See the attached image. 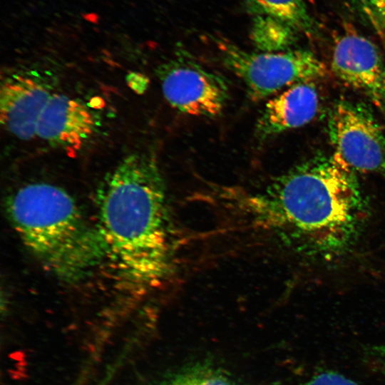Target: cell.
Masks as SVG:
<instances>
[{
    "instance_id": "2e32d148",
    "label": "cell",
    "mask_w": 385,
    "mask_h": 385,
    "mask_svg": "<svg viewBox=\"0 0 385 385\" xmlns=\"http://www.w3.org/2000/svg\"><path fill=\"white\" fill-rule=\"evenodd\" d=\"M370 353L377 359L380 366L385 369V343L371 346Z\"/></svg>"
},
{
    "instance_id": "8992f818",
    "label": "cell",
    "mask_w": 385,
    "mask_h": 385,
    "mask_svg": "<svg viewBox=\"0 0 385 385\" xmlns=\"http://www.w3.org/2000/svg\"><path fill=\"white\" fill-rule=\"evenodd\" d=\"M328 133L334 154L351 169L361 172L381 167L385 158V133L364 106L342 100L332 108Z\"/></svg>"
},
{
    "instance_id": "52a82bcc",
    "label": "cell",
    "mask_w": 385,
    "mask_h": 385,
    "mask_svg": "<svg viewBox=\"0 0 385 385\" xmlns=\"http://www.w3.org/2000/svg\"><path fill=\"white\" fill-rule=\"evenodd\" d=\"M331 66L345 85L385 109V62L371 41L348 29L334 44Z\"/></svg>"
},
{
    "instance_id": "5b68a950",
    "label": "cell",
    "mask_w": 385,
    "mask_h": 385,
    "mask_svg": "<svg viewBox=\"0 0 385 385\" xmlns=\"http://www.w3.org/2000/svg\"><path fill=\"white\" fill-rule=\"evenodd\" d=\"M157 73L164 97L179 112L215 117L223 111L229 96L227 80L202 66L187 51L178 49Z\"/></svg>"
},
{
    "instance_id": "277c9868",
    "label": "cell",
    "mask_w": 385,
    "mask_h": 385,
    "mask_svg": "<svg viewBox=\"0 0 385 385\" xmlns=\"http://www.w3.org/2000/svg\"><path fill=\"white\" fill-rule=\"evenodd\" d=\"M213 41L223 66L242 80L255 101L327 73L324 63L307 50L250 52L224 38L213 36Z\"/></svg>"
},
{
    "instance_id": "ba28073f",
    "label": "cell",
    "mask_w": 385,
    "mask_h": 385,
    "mask_svg": "<svg viewBox=\"0 0 385 385\" xmlns=\"http://www.w3.org/2000/svg\"><path fill=\"white\" fill-rule=\"evenodd\" d=\"M51 96L48 90L34 78L17 75L6 79L0 91L2 125L19 139H31Z\"/></svg>"
},
{
    "instance_id": "8fae6325",
    "label": "cell",
    "mask_w": 385,
    "mask_h": 385,
    "mask_svg": "<svg viewBox=\"0 0 385 385\" xmlns=\"http://www.w3.org/2000/svg\"><path fill=\"white\" fill-rule=\"evenodd\" d=\"M245 6L252 16H272L296 31L308 32L313 25L303 0H245Z\"/></svg>"
},
{
    "instance_id": "30bf717a",
    "label": "cell",
    "mask_w": 385,
    "mask_h": 385,
    "mask_svg": "<svg viewBox=\"0 0 385 385\" xmlns=\"http://www.w3.org/2000/svg\"><path fill=\"white\" fill-rule=\"evenodd\" d=\"M319 106L312 81L295 83L265 103L257 120L256 133L261 140L310 122Z\"/></svg>"
},
{
    "instance_id": "e0dca14e",
    "label": "cell",
    "mask_w": 385,
    "mask_h": 385,
    "mask_svg": "<svg viewBox=\"0 0 385 385\" xmlns=\"http://www.w3.org/2000/svg\"><path fill=\"white\" fill-rule=\"evenodd\" d=\"M376 16L385 11V0H366Z\"/></svg>"
},
{
    "instance_id": "7c38bea8",
    "label": "cell",
    "mask_w": 385,
    "mask_h": 385,
    "mask_svg": "<svg viewBox=\"0 0 385 385\" xmlns=\"http://www.w3.org/2000/svg\"><path fill=\"white\" fill-rule=\"evenodd\" d=\"M297 32L282 21L259 15L252 18L250 38L259 51H282L289 50L295 42Z\"/></svg>"
},
{
    "instance_id": "5bb4252c",
    "label": "cell",
    "mask_w": 385,
    "mask_h": 385,
    "mask_svg": "<svg viewBox=\"0 0 385 385\" xmlns=\"http://www.w3.org/2000/svg\"><path fill=\"white\" fill-rule=\"evenodd\" d=\"M304 385H359L345 376L332 371L315 375Z\"/></svg>"
},
{
    "instance_id": "d6986e66",
    "label": "cell",
    "mask_w": 385,
    "mask_h": 385,
    "mask_svg": "<svg viewBox=\"0 0 385 385\" xmlns=\"http://www.w3.org/2000/svg\"><path fill=\"white\" fill-rule=\"evenodd\" d=\"M381 167H382L384 169H385V158H384V162H383V163H382V165H381Z\"/></svg>"
},
{
    "instance_id": "3957f363",
    "label": "cell",
    "mask_w": 385,
    "mask_h": 385,
    "mask_svg": "<svg viewBox=\"0 0 385 385\" xmlns=\"http://www.w3.org/2000/svg\"><path fill=\"white\" fill-rule=\"evenodd\" d=\"M7 213L24 245L64 279L84 277L105 254L98 233L58 186L36 183L21 187L9 198Z\"/></svg>"
},
{
    "instance_id": "4fadbf2b",
    "label": "cell",
    "mask_w": 385,
    "mask_h": 385,
    "mask_svg": "<svg viewBox=\"0 0 385 385\" xmlns=\"http://www.w3.org/2000/svg\"><path fill=\"white\" fill-rule=\"evenodd\" d=\"M159 385H235L220 370L206 364L181 369L166 377Z\"/></svg>"
},
{
    "instance_id": "ffe728a7",
    "label": "cell",
    "mask_w": 385,
    "mask_h": 385,
    "mask_svg": "<svg viewBox=\"0 0 385 385\" xmlns=\"http://www.w3.org/2000/svg\"><path fill=\"white\" fill-rule=\"evenodd\" d=\"M381 23L382 26H384V31H385V21H382V22H381Z\"/></svg>"
},
{
    "instance_id": "6da1fadb",
    "label": "cell",
    "mask_w": 385,
    "mask_h": 385,
    "mask_svg": "<svg viewBox=\"0 0 385 385\" xmlns=\"http://www.w3.org/2000/svg\"><path fill=\"white\" fill-rule=\"evenodd\" d=\"M253 199L260 215L294 250L325 260L350 248L366 211L353 170L334 153L296 165Z\"/></svg>"
},
{
    "instance_id": "9c48e42d",
    "label": "cell",
    "mask_w": 385,
    "mask_h": 385,
    "mask_svg": "<svg viewBox=\"0 0 385 385\" xmlns=\"http://www.w3.org/2000/svg\"><path fill=\"white\" fill-rule=\"evenodd\" d=\"M94 126L91 113L82 103L53 94L41 114L36 135L74 154L91 135Z\"/></svg>"
},
{
    "instance_id": "7a4b0ae2",
    "label": "cell",
    "mask_w": 385,
    "mask_h": 385,
    "mask_svg": "<svg viewBox=\"0 0 385 385\" xmlns=\"http://www.w3.org/2000/svg\"><path fill=\"white\" fill-rule=\"evenodd\" d=\"M98 216L104 253L122 274L148 288L169 276L175 238L154 157L131 154L107 175L99 190Z\"/></svg>"
},
{
    "instance_id": "9a60e30c",
    "label": "cell",
    "mask_w": 385,
    "mask_h": 385,
    "mask_svg": "<svg viewBox=\"0 0 385 385\" xmlns=\"http://www.w3.org/2000/svg\"><path fill=\"white\" fill-rule=\"evenodd\" d=\"M126 81L129 87L138 94L144 93L149 84L148 78L138 72L129 73L127 75Z\"/></svg>"
},
{
    "instance_id": "ac0fdd59",
    "label": "cell",
    "mask_w": 385,
    "mask_h": 385,
    "mask_svg": "<svg viewBox=\"0 0 385 385\" xmlns=\"http://www.w3.org/2000/svg\"><path fill=\"white\" fill-rule=\"evenodd\" d=\"M381 22L385 21V11L377 16Z\"/></svg>"
}]
</instances>
